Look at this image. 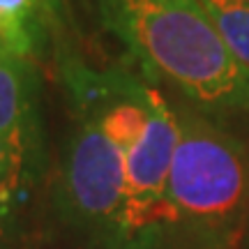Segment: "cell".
<instances>
[{"label": "cell", "mask_w": 249, "mask_h": 249, "mask_svg": "<svg viewBox=\"0 0 249 249\" xmlns=\"http://www.w3.org/2000/svg\"><path fill=\"white\" fill-rule=\"evenodd\" d=\"M143 70L194 107H249V70L224 44L198 0H81Z\"/></svg>", "instance_id": "cell-1"}, {"label": "cell", "mask_w": 249, "mask_h": 249, "mask_svg": "<svg viewBox=\"0 0 249 249\" xmlns=\"http://www.w3.org/2000/svg\"><path fill=\"white\" fill-rule=\"evenodd\" d=\"M176 116L178 143L166 189L176 222H229L249 194L247 148L203 116L192 111Z\"/></svg>", "instance_id": "cell-2"}, {"label": "cell", "mask_w": 249, "mask_h": 249, "mask_svg": "<svg viewBox=\"0 0 249 249\" xmlns=\"http://www.w3.org/2000/svg\"><path fill=\"white\" fill-rule=\"evenodd\" d=\"M176 143L178 116L155 90L148 124L124 155V203L118 229L124 238H145L176 224V213L166 196Z\"/></svg>", "instance_id": "cell-3"}, {"label": "cell", "mask_w": 249, "mask_h": 249, "mask_svg": "<svg viewBox=\"0 0 249 249\" xmlns=\"http://www.w3.org/2000/svg\"><path fill=\"white\" fill-rule=\"evenodd\" d=\"M62 196L79 219L120 229L124 203V152L95 118L76 111L65 157Z\"/></svg>", "instance_id": "cell-4"}, {"label": "cell", "mask_w": 249, "mask_h": 249, "mask_svg": "<svg viewBox=\"0 0 249 249\" xmlns=\"http://www.w3.org/2000/svg\"><path fill=\"white\" fill-rule=\"evenodd\" d=\"M39 71L35 58L0 39V136L37 176L44 160V124L39 107Z\"/></svg>", "instance_id": "cell-5"}, {"label": "cell", "mask_w": 249, "mask_h": 249, "mask_svg": "<svg viewBox=\"0 0 249 249\" xmlns=\"http://www.w3.org/2000/svg\"><path fill=\"white\" fill-rule=\"evenodd\" d=\"M70 26V0H0V39L39 58Z\"/></svg>", "instance_id": "cell-6"}, {"label": "cell", "mask_w": 249, "mask_h": 249, "mask_svg": "<svg viewBox=\"0 0 249 249\" xmlns=\"http://www.w3.org/2000/svg\"><path fill=\"white\" fill-rule=\"evenodd\" d=\"M224 44L249 70V5L233 0H198Z\"/></svg>", "instance_id": "cell-7"}, {"label": "cell", "mask_w": 249, "mask_h": 249, "mask_svg": "<svg viewBox=\"0 0 249 249\" xmlns=\"http://www.w3.org/2000/svg\"><path fill=\"white\" fill-rule=\"evenodd\" d=\"M35 176L12 145L0 136V217L21 198V192Z\"/></svg>", "instance_id": "cell-8"}, {"label": "cell", "mask_w": 249, "mask_h": 249, "mask_svg": "<svg viewBox=\"0 0 249 249\" xmlns=\"http://www.w3.org/2000/svg\"><path fill=\"white\" fill-rule=\"evenodd\" d=\"M233 2H242V5H249V0H233Z\"/></svg>", "instance_id": "cell-9"}]
</instances>
